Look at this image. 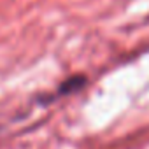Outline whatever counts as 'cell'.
<instances>
[{"label":"cell","mask_w":149,"mask_h":149,"mask_svg":"<svg viewBox=\"0 0 149 149\" xmlns=\"http://www.w3.org/2000/svg\"><path fill=\"white\" fill-rule=\"evenodd\" d=\"M86 84V79H84V76H74V77H70V79H67L60 88H58V97L60 95H68V93H74V91H77V90H81L83 86Z\"/></svg>","instance_id":"1"}]
</instances>
